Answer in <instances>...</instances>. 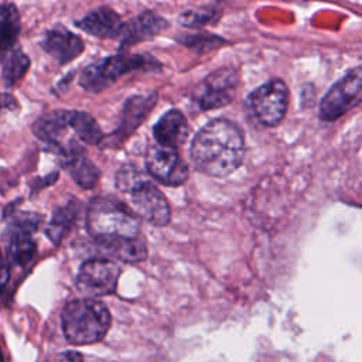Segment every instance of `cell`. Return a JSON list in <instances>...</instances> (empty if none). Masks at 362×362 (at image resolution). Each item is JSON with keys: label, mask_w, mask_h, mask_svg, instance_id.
I'll use <instances>...</instances> for the list:
<instances>
[{"label": "cell", "mask_w": 362, "mask_h": 362, "mask_svg": "<svg viewBox=\"0 0 362 362\" xmlns=\"http://www.w3.org/2000/svg\"><path fill=\"white\" fill-rule=\"evenodd\" d=\"M123 24L120 16L107 6L98 7L75 21V25L82 31L99 38L112 40L120 38Z\"/></svg>", "instance_id": "cell-14"}, {"label": "cell", "mask_w": 362, "mask_h": 362, "mask_svg": "<svg viewBox=\"0 0 362 362\" xmlns=\"http://www.w3.org/2000/svg\"><path fill=\"white\" fill-rule=\"evenodd\" d=\"M20 34V14L14 4H0V62L14 48Z\"/></svg>", "instance_id": "cell-18"}, {"label": "cell", "mask_w": 362, "mask_h": 362, "mask_svg": "<svg viewBox=\"0 0 362 362\" xmlns=\"http://www.w3.org/2000/svg\"><path fill=\"white\" fill-rule=\"evenodd\" d=\"M168 28V21L153 11H143L123 24L120 34L122 47L134 45L140 41L153 38L163 30Z\"/></svg>", "instance_id": "cell-16"}, {"label": "cell", "mask_w": 362, "mask_h": 362, "mask_svg": "<svg viewBox=\"0 0 362 362\" xmlns=\"http://www.w3.org/2000/svg\"><path fill=\"white\" fill-rule=\"evenodd\" d=\"M74 110L57 109L44 113L33 124V133L45 144L54 147L64 158L83 154V146L78 140L68 136L72 129ZM76 137V136H75Z\"/></svg>", "instance_id": "cell-6"}, {"label": "cell", "mask_w": 362, "mask_h": 362, "mask_svg": "<svg viewBox=\"0 0 362 362\" xmlns=\"http://www.w3.org/2000/svg\"><path fill=\"white\" fill-rule=\"evenodd\" d=\"M243 156V133L238 124L228 119L208 122L191 143L192 164L209 177H228L242 164Z\"/></svg>", "instance_id": "cell-1"}, {"label": "cell", "mask_w": 362, "mask_h": 362, "mask_svg": "<svg viewBox=\"0 0 362 362\" xmlns=\"http://www.w3.org/2000/svg\"><path fill=\"white\" fill-rule=\"evenodd\" d=\"M72 129L75 132L76 139L82 144L98 146L105 140L103 132L98 122L86 112L74 110L72 116Z\"/></svg>", "instance_id": "cell-21"}, {"label": "cell", "mask_w": 362, "mask_h": 362, "mask_svg": "<svg viewBox=\"0 0 362 362\" xmlns=\"http://www.w3.org/2000/svg\"><path fill=\"white\" fill-rule=\"evenodd\" d=\"M37 246L33 233L23 230H10L7 260L10 266L27 267L35 257Z\"/></svg>", "instance_id": "cell-19"}, {"label": "cell", "mask_w": 362, "mask_h": 362, "mask_svg": "<svg viewBox=\"0 0 362 362\" xmlns=\"http://www.w3.org/2000/svg\"><path fill=\"white\" fill-rule=\"evenodd\" d=\"M218 18H219V10L205 7V8L185 10L182 14H180L178 21L184 27L199 28V27L215 23Z\"/></svg>", "instance_id": "cell-24"}, {"label": "cell", "mask_w": 362, "mask_h": 362, "mask_svg": "<svg viewBox=\"0 0 362 362\" xmlns=\"http://www.w3.org/2000/svg\"><path fill=\"white\" fill-rule=\"evenodd\" d=\"M362 102V66H358L331 86L320 105V117L337 120Z\"/></svg>", "instance_id": "cell-8"}, {"label": "cell", "mask_w": 362, "mask_h": 362, "mask_svg": "<svg viewBox=\"0 0 362 362\" xmlns=\"http://www.w3.org/2000/svg\"><path fill=\"white\" fill-rule=\"evenodd\" d=\"M10 263L7 260V257L4 256V253L0 249V290L7 284L8 279H10Z\"/></svg>", "instance_id": "cell-26"}, {"label": "cell", "mask_w": 362, "mask_h": 362, "mask_svg": "<svg viewBox=\"0 0 362 362\" xmlns=\"http://www.w3.org/2000/svg\"><path fill=\"white\" fill-rule=\"evenodd\" d=\"M156 102H157L156 92L129 98L122 110L120 124L112 134L113 143L120 144L123 140H126L146 120L151 109L156 106Z\"/></svg>", "instance_id": "cell-13"}, {"label": "cell", "mask_w": 362, "mask_h": 362, "mask_svg": "<svg viewBox=\"0 0 362 362\" xmlns=\"http://www.w3.org/2000/svg\"><path fill=\"white\" fill-rule=\"evenodd\" d=\"M41 48L59 65H65L83 52V41L62 25L48 30L41 40Z\"/></svg>", "instance_id": "cell-12"}, {"label": "cell", "mask_w": 362, "mask_h": 362, "mask_svg": "<svg viewBox=\"0 0 362 362\" xmlns=\"http://www.w3.org/2000/svg\"><path fill=\"white\" fill-rule=\"evenodd\" d=\"M105 250L109 252L117 260H122L126 263L143 262L147 257V245H146V240L143 239V236L115 243V245L106 247Z\"/></svg>", "instance_id": "cell-23"}, {"label": "cell", "mask_w": 362, "mask_h": 362, "mask_svg": "<svg viewBox=\"0 0 362 362\" xmlns=\"http://www.w3.org/2000/svg\"><path fill=\"white\" fill-rule=\"evenodd\" d=\"M49 362H83L82 355L75 351H65L61 354H57Z\"/></svg>", "instance_id": "cell-27"}, {"label": "cell", "mask_w": 362, "mask_h": 362, "mask_svg": "<svg viewBox=\"0 0 362 362\" xmlns=\"http://www.w3.org/2000/svg\"><path fill=\"white\" fill-rule=\"evenodd\" d=\"M146 168L154 180L168 187L184 184L189 175L188 165L178 151L158 144L148 147L146 153Z\"/></svg>", "instance_id": "cell-11"}, {"label": "cell", "mask_w": 362, "mask_h": 362, "mask_svg": "<svg viewBox=\"0 0 362 362\" xmlns=\"http://www.w3.org/2000/svg\"><path fill=\"white\" fill-rule=\"evenodd\" d=\"M17 100L10 93H0V112L3 110H14L17 109Z\"/></svg>", "instance_id": "cell-28"}, {"label": "cell", "mask_w": 362, "mask_h": 362, "mask_svg": "<svg viewBox=\"0 0 362 362\" xmlns=\"http://www.w3.org/2000/svg\"><path fill=\"white\" fill-rule=\"evenodd\" d=\"M116 187L139 218H143L154 226H165L170 223L171 209L167 198L136 167H122L116 174Z\"/></svg>", "instance_id": "cell-3"}, {"label": "cell", "mask_w": 362, "mask_h": 362, "mask_svg": "<svg viewBox=\"0 0 362 362\" xmlns=\"http://www.w3.org/2000/svg\"><path fill=\"white\" fill-rule=\"evenodd\" d=\"M255 117L264 126H277L288 106V89L281 79H270L247 98Z\"/></svg>", "instance_id": "cell-9"}, {"label": "cell", "mask_w": 362, "mask_h": 362, "mask_svg": "<svg viewBox=\"0 0 362 362\" xmlns=\"http://www.w3.org/2000/svg\"><path fill=\"white\" fill-rule=\"evenodd\" d=\"M153 134L158 146L178 150L188 139L189 126L181 110L171 109L154 124Z\"/></svg>", "instance_id": "cell-15"}, {"label": "cell", "mask_w": 362, "mask_h": 362, "mask_svg": "<svg viewBox=\"0 0 362 362\" xmlns=\"http://www.w3.org/2000/svg\"><path fill=\"white\" fill-rule=\"evenodd\" d=\"M65 338L74 345H89L105 338L110 328V313L93 298L69 301L61 314Z\"/></svg>", "instance_id": "cell-4"}, {"label": "cell", "mask_w": 362, "mask_h": 362, "mask_svg": "<svg viewBox=\"0 0 362 362\" xmlns=\"http://www.w3.org/2000/svg\"><path fill=\"white\" fill-rule=\"evenodd\" d=\"M81 214V202L76 199H72L66 202L65 205H61L54 211L52 219L49 225L45 229V233L48 239L58 245L75 226L78 218Z\"/></svg>", "instance_id": "cell-17"}, {"label": "cell", "mask_w": 362, "mask_h": 362, "mask_svg": "<svg viewBox=\"0 0 362 362\" xmlns=\"http://www.w3.org/2000/svg\"><path fill=\"white\" fill-rule=\"evenodd\" d=\"M222 42L221 38L212 37V35H206V34H198V35H189L185 37L182 40V44H185V47L192 48L198 52H204L206 49H211L214 47H216V44Z\"/></svg>", "instance_id": "cell-25"}, {"label": "cell", "mask_w": 362, "mask_h": 362, "mask_svg": "<svg viewBox=\"0 0 362 362\" xmlns=\"http://www.w3.org/2000/svg\"><path fill=\"white\" fill-rule=\"evenodd\" d=\"M238 85V71L230 66H223L211 72L198 83L194 89L192 99L201 110L219 109L235 99Z\"/></svg>", "instance_id": "cell-7"}, {"label": "cell", "mask_w": 362, "mask_h": 362, "mask_svg": "<svg viewBox=\"0 0 362 362\" xmlns=\"http://www.w3.org/2000/svg\"><path fill=\"white\" fill-rule=\"evenodd\" d=\"M62 167L69 173L72 180L83 189L93 188L100 177L98 167L85 154L64 158Z\"/></svg>", "instance_id": "cell-20"}, {"label": "cell", "mask_w": 362, "mask_h": 362, "mask_svg": "<svg viewBox=\"0 0 362 362\" xmlns=\"http://www.w3.org/2000/svg\"><path fill=\"white\" fill-rule=\"evenodd\" d=\"M160 62L147 54H117L85 66L79 75V85L88 92H102L120 76L132 71H153Z\"/></svg>", "instance_id": "cell-5"}, {"label": "cell", "mask_w": 362, "mask_h": 362, "mask_svg": "<svg viewBox=\"0 0 362 362\" xmlns=\"http://www.w3.org/2000/svg\"><path fill=\"white\" fill-rule=\"evenodd\" d=\"M86 229L103 247L141 236L140 218L113 197L93 198L86 209Z\"/></svg>", "instance_id": "cell-2"}, {"label": "cell", "mask_w": 362, "mask_h": 362, "mask_svg": "<svg viewBox=\"0 0 362 362\" xmlns=\"http://www.w3.org/2000/svg\"><path fill=\"white\" fill-rule=\"evenodd\" d=\"M0 64L3 65L1 75L4 83L7 86H14L27 74L30 68V58L17 47L10 51Z\"/></svg>", "instance_id": "cell-22"}, {"label": "cell", "mask_w": 362, "mask_h": 362, "mask_svg": "<svg viewBox=\"0 0 362 362\" xmlns=\"http://www.w3.org/2000/svg\"><path fill=\"white\" fill-rule=\"evenodd\" d=\"M120 273L119 264L113 260L90 259L81 264L75 286L88 297L109 296L116 291Z\"/></svg>", "instance_id": "cell-10"}]
</instances>
